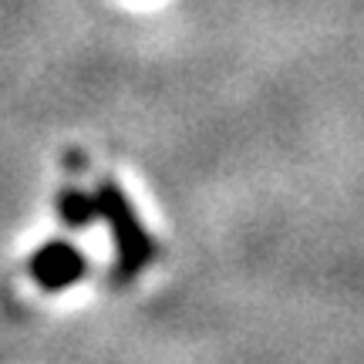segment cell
I'll use <instances>...</instances> for the list:
<instances>
[{"instance_id":"1","label":"cell","mask_w":364,"mask_h":364,"mask_svg":"<svg viewBox=\"0 0 364 364\" xmlns=\"http://www.w3.org/2000/svg\"><path fill=\"white\" fill-rule=\"evenodd\" d=\"M91 196H95V206H98V220L108 223V233H112V243H115L112 280L115 284H129V280H135L139 273L156 263L159 243L142 226L129 193L115 179H102Z\"/></svg>"},{"instance_id":"2","label":"cell","mask_w":364,"mask_h":364,"mask_svg":"<svg viewBox=\"0 0 364 364\" xmlns=\"http://www.w3.org/2000/svg\"><path fill=\"white\" fill-rule=\"evenodd\" d=\"M85 273H88L85 253L68 240H51L31 257V280L48 294H61L68 287H75Z\"/></svg>"},{"instance_id":"3","label":"cell","mask_w":364,"mask_h":364,"mask_svg":"<svg viewBox=\"0 0 364 364\" xmlns=\"http://www.w3.org/2000/svg\"><path fill=\"white\" fill-rule=\"evenodd\" d=\"M58 220L71 226V230H85L98 220V206H95V196L85 189H61L58 193Z\"/></svg>"}]
</instances>
